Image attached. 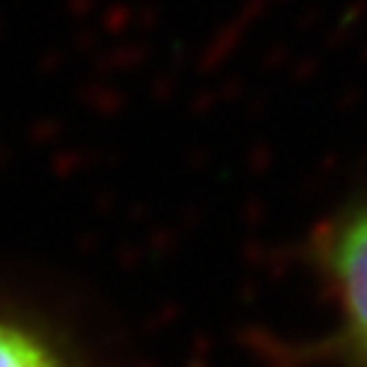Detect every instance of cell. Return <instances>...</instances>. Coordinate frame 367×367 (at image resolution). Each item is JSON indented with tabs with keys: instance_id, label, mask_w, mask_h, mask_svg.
I'll return each instance as SVG.
<instances>
[{
	"instance_id": "obj_2",
	"label": "cell",
	"mask_w": 367,
	"mask_h": 367,
	"mask_svg": "<svg viewBox=\"0 0 367 367\" xmlns=\"http://www.w3.org/2000/svg\"><path fill=\"white\" fill-rule=\"evenodd\" d=\"M0 367H59V362L28 331L0 324Z\"/></svg>"
},
{
	"instance_id": "obj_1",
	"label": "cell",
	"mask_w": 367,
	"mask_h": 367,
	"mask_svg": "<svg viewBox=\"0 0 367 367\" xmlns=\"http://www.w3.org/2000/svg\"><path fill=\"white\" fill-rule=\"evenodd\" d=\"M329 268L347 313L349 337L367 359V209L349 217L331 237Z\"/></svg>"
}]
</instances>
